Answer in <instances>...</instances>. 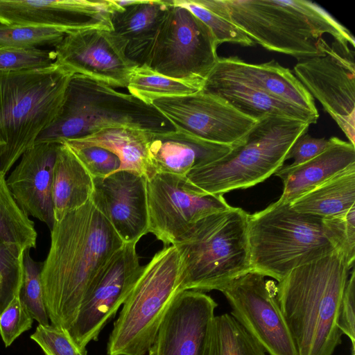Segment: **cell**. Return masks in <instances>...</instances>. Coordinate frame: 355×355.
<instances>
[{
  "mask_svg": "<svg viewBox=\"0 0 355 355\" xmlns=\"http://www.w3.org/2000/svg\"><path fill=\"white\" fill-rule=\"evenodd\" d=\"M24 252L16 246L0 244V313L15 296L20 295Z\"/></svg>",
  "mask_w": 355,
  "mask_h": 355,
  "instance_id": "obj_36",
  "label": "cell"
},
{
  "mask_svg": "<svg viewBox=\"0 0 355 355\" xmlns=\"http://www.w3.org/2000/svg\"><path fill=\"white\" fill-rule=\"evenodd\" d=\"M23 268L20 299L38 324H49V319L44 304L41 279L42 263L31 257L29 249L24 252Z\"/></svg>",
  "mask_w": 355,
  "mask_h": 355,
  "instance_id": "obj_34",
  "label": "cell"
},
{
  "mask_svg": "<svg viewBox=\"0 0 355 355\" xmlns=\"http://www.w3.org/2000/svg\"><path fill=\"white\" fill-rule=\"evenodd\" d=\"M204 355H268L229 313L215 316Z\"/></svg>",
  "mask_w": 355,
  "mask_h": 355,
  "instance_id": "obj_30",
  "label": "cell"
},
{
  "mask_svg": "<svg viewBox=\"0 0 355 355\" xmlns=\"http://www.w3.org/2000/svg\"><path fill=\"white\" fill-rule=\"evenodd\" d=\"M248 237L252 271L278 282L293 269L335 251L322 219L278 200L248 215Z\"/></svg>",
  "mask_w": 355,
  "mask_h": 355,
  "instance_id": "obj_8",
  "label": "cell"
},
{
  "mask_svg": "<svg viewBox=\"0 0 355 355\" xmlns=\"http://www.w3.org/2000/svg\"><path fill=\"white\" fill-rule=\"evenodd\" d=\"M324 233L349 269L355 261V205L345 213L322 220Z\"/></svg>",
  "mask_w": 355,
  "mask_h": 355,
  "instance_id": "obj_35",
  "label": "cell"
},
{
  "mask_svg": "<svg viewBox=\"0 0 355 355\" xmlns=\"http://www.w3.org/2000/svg\"><path fill=\"white\" fill-rule=\"evenodd\" d=\"M54 51L60 64L112 87H127L139 66L127 56L125 43L109 30L67 34Z\"/></svg>",
  "mask_w": 355,
  "mask_h": 355,
  "instance_id": "obj_16",
  "label": "cell"
},
{
  "mask_svg": "<svg viewBox=\"0 0 355 355\" xmlns=\"http://www.w3.org/2000/svg\"><path fill=\"white\" fill-rule=\"evenodd\" d=\"M295 211L325 219L355 205V164L348 166L290 204Z\"/></svg>",
  "mask_w": 355,
  "mask_h": 355,
  "instance_id": "obj_28",
  "label": "cell"
},
{
  "mask_svg": "<svg viewBox=\"0 0 355 355\" xmlns=\"http://www.w3.org/2000/svg\"><path fill=\"white\" fill-rule=\"evenodd\" d=\"M209 74L245 83L319 116L314 98L289 69L275 60L251 64L238 57L219 58Z\"/></svg>",
  "mask_w": 355,
  "mask_h": 355,
  "instance_id": "obj_21",
  "label": "cell"
},
{
  "mask_svg": "<svg viewBox=\"0 0 355 355\" xmlns=\"http://www.w3.org/2000/svg\"><path fill=\"white\" fill-rule=\"evenodd\" d=\"M171 1L130 0L112 17V31L125 43L127 56L141 65L170 7Z\"/></svg>",
  "mask_w": 355,
  "mask_h": 355,
  "instance_id": "obj_25",
  "label": "cell"
},
{
  "mask_svg": "<svg viewBox=\"0 0 355 355\" xmlns=\"http://www.w3.org/2000/svg\"><path fill=\"white\" fill-rule=\"evenodd\" d=\"M147 132L128 127H112L63 143L69 147L96 146L106 148L120 159L119 170L136 172L147 180L156 173L148 156Z\"/></svg>",
  "mask_w": 355,
  "mask_h": 355,
  "instance_id": "obj_27",
  "label": "cell"
},
{
  "mask_svg": "<svg viewBox=\"0 0 355 355\" xmlns=\"http://www.w3.org/2000/svg\"><path fill=\"white\" fill-rule=\"evenodd\" d=\"M349 270L334 251L278 282L276 298L297 355H333L341 343L337 319Z\"/></svg>",
  "mask_w": 355,
  "mask_h": 355,
  "instance_id": "obj_2",
  "label": "cell"
},
{
  "mask_svg": "<svg viewBox=\"0 0 355 355\" xmlns=\"http://www.w3.org/2000/svg\"><path fill=\"white\" fill-rule=\"evenodd\" d=\"M90 200L110 223L123 243H137L148 232L146 178L119 170L93 178Z\"/></svg>",
  "mask_w": 355,
  "mask_h": 355,
  "instance_id": "obj_19",
  "label": "cell"
},
{
  "mask_svg": "<svg viewBox=\"0 0 355 355\" xmlns=\"http://www.w3.org/2000/svg\"><path fill=\"white\" fill-rule=\"evenodd\" d=\"M74 74L56 61L0 73V172L6 175L58 115Z\"/></svg>",
  "mask_w": 355,
  "mask_h": 355,
  "instance_id": "obj_4",
  "label": "cell"
},
{
  "mask_svg": "<svg viewBox=\"0 0 355 355\" xmlns=\"http://www.w3.org/2000/svg\"><path fill=\"white\" fill-rule=\"evenodd\" d=\"M30 338L44 355H87V349L79 347L67 329L51 324H38Z\"/></svg>",
  "mask_w": 355,
  "mask_h": 355,
  "instance_id": "obj_38",
  "label": "cell"
},
{
  "mask_svg": "<svg viewBox=\"0 0 355 355\" xmlns=\"http://www.w3.org/2000/svg\"><path fill=\"white\" fill-rule=\"evenodd\" d=\"M33 320L19 295L15 296L0 313V336L5 346H10L21 334L29 330Z\"/></svg>",
  "mask_w": 355,
  "mask_h": 355,
  "instance_id": "obj_39",
  "label": "cell"
},
{
  "mask_svg": "<svg viewBox=\"0 0 355 355\" xmlns=\"http://www.w3.org/2000/svg\"><path fill=\"white\" fill-rule=\"evenodd\" d=\"M217 47L210 29L188 9L171 1L141 65L168 77L204 85L219 58Z\"/></svg>",
  "mask_w": 355,
  "mask_h": 355,
  "instance_id": "obj_10",
  "label": "cell"
},
{
  "mask_svg": "<svg viewBox=\"0 0 355 355\" xmlns=\"http://www.w3.org/2000/svg\"><path fill=\"white\" fill-rule=\"evenodd\" d=\"M55 60L54 50L0 46V73L46 67Z\"/></svg>",
  "mask_w": 355,
  "mask_h": 355,
  "instance_id": "obj_37",
  "label": "cell"
},
{
  "mask_svg": "<svg viewBox=\"0 0 355 355\" xmlns=\"http://www.w3.org/2000/svg\"><path fill=\"white\" fill-rule=\"evenodd\" d=\"M248 215L230 206L198 221L173 244L181 265L179 291H220L252 271Z\"/></svg>",
  "mask_w": 355,
  "mask_h": 355,
  "instance_id": "obj_5",
  "label": "cell"
},
{
  "mask_svg": "<svg viewBox=\"0 0 355 355\" xmlns=\"http://www.w3.org/2000/svg\"><path fill=\"white\" fill-rule=\"evenodd\" d=\"M148 232L173 245L198 221L230 205L223 195L209 194L186 176L156 173L146 180Z\"/></svg>",
  "mask_w": 355,
  "mask_h": 355,
  "instance_id": "obj_11",
  "label": "cell"
},
{
  "mask_svg": "<svg viewBox=\"0 0 355 355\" xmlns=\"http://www.w3.org/2000/svg\"><path fill=\"white\" fill-rule=\"evenodd\" d=\"M67 34L53 27L0 24V46L24 49L55 47Z\"/></svg>",
  "mask_w": 355,
  "mask_h": 355,
  "instance_id": "obj_33",
  "label": "cell"
},
{
  "mask_svg": "<svg viewBox=\"0 0 355 355\" xmlns=\"http://www.w3.org/2000/svg\"><path fill=\"white\" fill-rule=\"evenodd\" d=\"M69 148L92 178H105L120 169V159L106 148L96 146Z\"/></svg>",
  "mask_w": 355,
  "mask_h": 355,
  "instance_id": "obj_40",
  "label": "cell"
},
{
  "mask_svg": "<svg viewBox=\"0 0 355 355\" xmlns=\"http://www.w3.org/2000/svg\"><path fill=\"white\" fill-rule=\"evenodd\" d=\"M329 139V146L316 157L295 166H282L275 173L284 184L279 202L291 204L355 164L354 145L336 137Z\"/></svg>",
  "mask_w": 355,
  "mask_h": 355,
  "instance_id": "obj_23",
  "label": "cell"
},
{
  "mask_svg": "<svg viewBox=\"0 0 355 355\" xmlns=\"http://www.w3.org/2000/svg\"><path fill=\"white\" fill-rule=\"evenodd\" d=\"M123 244L91 200L54 223L41 271L51 324L71 327L104 267Z\"/></svg>",
  "mask_w": 355,
  "mask_h": 355,
  "instance_id": "obj_1",
  "label": "cell"
},
{
  "mask_svg": "<svg viewBox=\"0 0 355 355\" xmlns=\"http://www.w3.org/2000/svg\"><path fill=\"white\" fill-rule=\"evenodd\" d=\"M93 178L78 158L61 143L54 165L52 201L55 223L91 198Z\"/></svg>",
  "mask_w": 355,
  "mask_h": 355,
  "instance_id": "obj_26",
  "label": "cell"
},
{
  "mask_svg": "<svg viewBox=\"0 0 355 355\" xmlns=\"http://www.w3.org/2000/svg\"><path fill=\"white\" fill-rule=\"evenodd\" d=\"M217 302L204 292L185 290L170 303L148 355H204Z\"/></svg>",
  "mask_w": 355,
  "mask_h": 355,
  "instance_id": "obj_18",
  "label": "cell"
},
{
  "mask_svg": "<svg viewBox=\"0 0 355 355\" xmlns=\"http://www.w3.org/2000/svg\"><path fill=\"white\" fill-rule=\"evenodd\" d=\"M203 91L218 96L243 114L259 121L267 116L284 117L315 123L318 116L275 98L240 81L209 74Z\"/></svg>",
  "mask_w": 355,
  "mask_h": 355,
  "instance_id": "obj_24",
  "label": "cell"
},
{
  "mask_svg": "<svg viewBox=\"0 0 355 355\" xmlns=\"http://www.w3.org/2000/svg\"><path fill=\"white\" fill-rule=\"evenodd\" d=\"M355 270L352 268L340 302L337 325L351 342V355H355Z\"/></svg>",
  "mask_w": 355,
  "mask_h": 355,
  "instance_id": "obj_41",
  "label": "cell"
},
{
  "mask_svg": "<svg viewBox=\"0 0 355 355\" xmlns=\"http://www.w3.org/2000/svg\"><path fill=\"white\" fill-rule=\"evenodd\" d=\"M329 144V139L316 138L306 132L299 136L293 142L286 157L293 159L290 166L302 164L323 152Z\"/></svg>",
  "mask_w": 355,
  "mask_h": 355,
  "instance_id": "obj_42",
  "label": "cell"
},
{
  "mask_svg": "<svg viewBox=\"0 0 355 355\" xmlns=\"http://www.w3.org/2000/svg\"><path fill=\"white\" fill-rule=\"evenodd\" d=\"M249 272L227 284L220 292L230 315L268 355H297L296 347L276 298L277 285Z\"/></svg>",
  "mask_w": 355,
  "mask_h": 355,
  "instance_id": "obj_12",
  "label": "cell"
},
{
  "mask_svg": "<svg viewBox=\"0 0 355 355\" xmlns=\"http://www.w3.org/2000/svg\"><path fill=\"white\" fill-rule=\"evenodd\" d=\"M202 87L198 83L168 77L139 65L132 71L126 88L131 95L152 105L156 99L192 94Z\"/></svg>",
  "mask_w": 355,
  "mask_h": 355,
  "instance_id": "obj_31",
  "label": "cell"
},
{
  "mask_svg": "<svg viewBox=\"0 0 355 355\" xmlns=\"http://www.w3.org/2000/svg\"><path fill=\"white\" fill-rule=\"evenodd\" d=\"M0 172V244L23 250L35 248L37 232L34 222L19 207Z\"/></svg>",
  "mask_w": 355,
  "mask_h": 355,
  "instance_id": "obj_29",
  "label": "cell"
},
{
  "mask_svg": "<svg viewBox=\"0 0 355 355\" xmlns=\"http://www.w3.org/2000/svg\"><path fill=\"white\" fill-rule=\"evenodd\" d=\"M119 9L113 0H0V24L53 27L67 34L112 31V17Z\"/></svg>",
  "mask_w": 355,
  "mask_h": 355,
  "instance_id": "obj_17",
  "label": "cell"
},
{
  "mask_svg": "<svg viewBox=\"0 0 355 355\" xmlns=\"http://www.w3.org/2000/svg\"><path fill=\"white\" fill-rule=\"evenodd\" d=\"M309 125L284 117L263 118L240 145L217 160L193 168L186 177L213 195L255 186L284 166L291 146Z\"/></svg>",
  "mask_w": 355,
  "mask_h": 355,
  "instance_id": "obj_7",
  "label": "cell"
},
{
  "mask_svg": "<svg viewBox=\"0 0 355 355\" xmlns=\"http://www.w3.org/2000/svg\"><path fill=\"white\" fill-rule=\"evenodd\" d=\"M152 105L175 129L231 148L243 142L258 121L202 89L187 96L160 98Z\"/></svg>",
  "mask_w": 355,
  "mask_h": 355,
  "instance_id": "obj_14",
  "label": "cell"
},
{
  "mask_svg": "<svg viewBox=\"0 0 355 355\" xmlns=\"http://www.w3.org/2000/svg\"><path fill=\"white\" fill-rule=\"evenodd\" d=\"M181 272L173 245L155 253L122 305L107 345V355H145L177 293Z\"/></svg>",
  "mask_w": 355,
  "mask_h": 355,
  "instance_id": "obj_9",
  "label": "cell"
},
{
  "mask_svg": "<svg viewBox=\"0 0 355 355\" xmlns=\"http://www.w3.org/2000/svg\"><path fill=\"white\" fill-rule=\"evenodd\" d=\"M112 127L151 132L175 130L153 105L98 80L74 73L67 85L58 115L40 133L35 143H63Z\"/></svg>",
  "mask_w": 355,
  "mask_h": 355,
  "instance_id": "obj_6",
  "label": "cell"
},
{
  "mask_svg": "<svg viewBox=\"0 0 355 355\" xmlns=\"http://www.w3.org/2000/svg\"><path fill=\"white\" fill-rule=\"evenodd\" d=\"M173 3L186 8L202 21L211 31L218 45L225 42L243 46H253L254 42L226 16L220 14L207 0H172Z\"/></svg>",
  "mask_w": 355,
  "mask_h": 355,
  "instance_id": "obj_32",
  "label": "cell"
},
{
  "mask_svg": "<svg viewBox=\"0 0 355 355\" xmlns=\"http://www.w3.org/2000/svg\"><path fill=\"white\" fill-rule=\"evenodd\" d=\"M147 146L155 173L187 176L195 167L223 157L232 148L211 143L182 130L147 132Z\"/></svg>",
  "mask_w": 355,
  "mask_h": 355,
  "instance_id": "obj_22",
  "label": "cell"
},
{
  "mask_svg": "<svg viewBox=\"0 0 355 355\" xmlns=\"http://www.w3.org/2000/svg\"><path fill=\"white\" fill-rule=\"evenodd\" d=\"M61 143L37 142L22 155L6 180L19 207L53 228L55 220L52 188L57 153Z\"/></svg>",
  "mask_w": 355,
  "mask_h": 355,
  "instance_id": "obj_20",
  "label": "cell"
},
{
  "mask_svg": "<svg viewBox=\"0 0 355 355\" xmlns=\"http://www.w3.org/2000/svg\"><path fill=\"white\" fill-rule=\"evenodd\" d=\"M254 42L299 61L323 51L324 34L354 46L351 33L319 5L306 0H207Z\"/></svg>",
  "mask_w": 355,
  "mask_h": 355,
  "instance_id": "obj_3",
  "label": "cell"
},
{
  "mask_svg": "<svg viewBox=\"0 0 355 355\" xmlns=\"http://www.w3.org/2000/svg\"><path fill=\"white\" fill-rule=\"evenodd\" d=\"M136 244L123 243L112 256L67 329L79 347L86 349L91 341L98 339L134 287L144 268Z\"/></svg>",
  "mask_w": 355,
  "mask_h": 355,
  "instance_id": "obj_15",
  "label": "cell"
},
{
  "mask_svg": "<svg viewBox=\"0 0 355 355\" xmlns=\"http://www.w3.org/2000/svg\"><path fill=\"white\" fill-rule=\"evenodd\" d=\"M294 73L355 146L354 51L336 41L331 45L326 42L321 53L300 60Z\"/></svg>",
  "mask_w": 355,
  "mask_h": 355,
  "instance_id": "obj_13",
  "label": "cell"
}]
</instances>
